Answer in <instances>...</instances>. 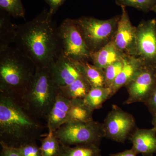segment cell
I'll use <instances>...</instances> for the list:
<instances>
[{
  "label": "cell",
  "mask_w": 156,
  "mask_h": 156,
  "mask_svg": "<svg viewBox=\"0 0 156 156\" xmlns=\"http://www.w3.org/2000/svg\"><path fill=\"white\" fill-rule=\"evenodd\" d=\"M123 58L112 63L104 69L105 76V87L111 88L115 79L121 72L124 66Z\"/></svg>",
  "instance_id": "cell-26"
},
{
  "label": "cell",
  "mask_w": 156,
  "mask_h": 156,
  "mask_svg": "<svg viewBox=\"0 0 156 156\" xmlns=\"http://www.w3.org/2000/svg\"><path fill=\"white\" fill-rule=\"evenodd\" d=\"M102 126L104 137L122 144L137 128L133 116L115 105L112 106Z\"/></svg>",
  "instance_id": "cell-8"
},
{
  "label": "cell",
  "mask_w": 156,
  "mask_h": 156,
  "mask_svg": "<svg viewBox=\"0 0 156 156\" xmlns=\"http://www.w3.org/2000/svg\"><path fill=\"white\" fill-rule=\"evenodd\" d=\"M136 155H137V154L132 148L123 151L121 152L109 154V156H136Z\"/></svg>",
  "instance_id": "cell-31"
},
{
  "label": "cell",
  "mask_w": 156,
  "mask_h": 156,
  "mask_svg": "<svg viewBox=\"0 0 156 156\" xmlns=\"http://www.w3.org/2000/svg\"><path fill=\"white\" fill-rule=\"evenodd\" d=\"M123 60L124 66L122 69L111 87L113 95L119 89L126 87L144 64L136 56H125Z\"/></svg>",
  "instance_id": "cell-15"
},
{
  "label": "cell",
  "mask_w": 156,
  "mask_h": 156,
  "mask_svg": "<svg viewBox=\"0 0 156 156\" xmlns=\"http://www.w3.org/2000/svg\"><path fill=\"white\" fill-rule=\"evenodd\" d=\"M110 87L92 88L84 98V100L90 109L94 111L102 107L103 103L113 96Z\"/></svg>",
  "instance_id": "cell-20"
},
{
  "label": "cell",
  "mask_w": 156,
  "mask_h": 156,
  "mask_svg": "<svg viewBox=\"0 0 156 156\" xmlns=\"http://www.w3.org/2000/svg\"><path fill=\"white\" fill-rule=\"evenodd\" d=\"M91 89V85L83 75L78 78L72 83L59 88V91L64 96L69 99H84Z\"/></svg>",
  "instance_id": "cell-19"
},
{
  "label": "cell",
  "mask_w": 156,
  "mask_h": 156,
  "mask_svg": "<svg viewBox=\"0 0 156 156\" xmlns=\"http://www.w3.org/2000/svg\"><path fill=\"white\" fill-rule=\"evenodd\" d=\"M0 9L14 18L25 17V10L21 0H0Z\"/></svg>",
  "instance_id": "cell-24"
},
{
  "label": "cell",
  "mask_w": 156,
  "mask_h": 156,
  "mask_svg": "<svg viewBox=\"0 0 156 156\" xmlns=\"http://www.w3.org/2000/svg\"><path fill=\"white\" fill-rule=\"evenodd\" d=\"M8 13L1 10L0 14V50L10 47L14 43L17 34V25L11 22Z\"/></svg>",
  "instance_id": "cell-18"
},
{
  "label": "cell",
  "mask_w": 156,
  "mask_h": 156,
  "mask_svg": "<svg viewBox=\"0 0 156 156\" xmlns=\"http://www.w3.org/2000/svg\"><path fill=\"white\" fill-rule=\"evenodd\" d=\"M125 56L126 55L117 48L112 41L100 50L91 53L90 58L92 64L104 69L116 62L122 60Z\"/></svg>",
  "instance_id": "cell-16"
},
{
  "label": "cell",
  "mask_w": 156,
  "mask_h": 156,
  "mask_svg": "<svg viewBox=\"0 0 156 156\" xmlns=\"http://www.w3.org/2000/svg\"><path fill=\"white\" fill-rule=\"evenodd\" d=\"M156 84L154 66L144 64L134 77L126 85L128 94L125 104L144 102L152 93Z\"/></svg>",
  "instance_id": "cell-9"
},
{
  "label": "cell",
  "mask_w": 156,
  "mask_h": 156,
  "mask_svg": "<svg viewBox=\"0 0 156 156\" xmlns=\"http://www.w3.org/2000/svg\"><path fill=\"white\" fill-rule=\"evenodd\" d=\"M144 104L152 116L156 115V84L152 93Z\"/></svg>",
  "instance_id": "cell-28"
},
{
  "label": "cell",
  "mask_w": 156,
  "mask_h": 156,
  "mask_svg": "<svg viewBox=\"0 0 156 156\" xmlns=\"http://www.w3.org/2000/svg\"><path fill=\"white\" fill-rule=\"evenodd\" d=\"M120 15L100 20L91 17L76 19L91 53L96 52L113 40Z\"/></svg>",
  "instance_id": "cell-5"
},
{
  "label": "cell",
  "mask_w": 156,
  "mask_h": 156,
  "mask_svg": "<svg viewBox=\"0 0 156 156\" xmlns=\"http://www.w3.org/2000/svg\"><path fill=\"white\" fill-rule=\"evenodd\" d=\"M57 156H102L99 146L95 144H83L72 147L61 144L60 152Z\"/></svg>",
  "instance_id": "cell-21"
},
{
  "label": "cell",
  "mask_w": 156,
  "mask_h": 156,
  "mask_svg": "<svg viewBox=\"0 0 156 156\" xmlns=\"http://www.w3.org/2000/svg\"><path fill=\"white\" fill-rule=\"evenodd\" d=\"M62 53L77 62H91V52L79 29L76 19L66 18L58 27Z\"/></svg>",
  "instance_id": "cell-7"
},
{
  "label": "cell",
  "mask_w": 156,
  "mask_h": 156,
  "mask_svg": "<svg viewBox=\"0 0 156 156\" xmlns=\"http://www.w3.org/2000/svg\"><path fill=\"white\" fill-rule=\"evenodd\" d=\"M40 147L42 156H57L60 152L61 144L53 132H48L45 137L41 139Z\"/></svg>",
  "instance_id": "cell-23"
},
{
  "label": "cell",
  "mask_w": 156,
  "mask_h": 156,
  "mask_svg": "<svg viewBox=\"0 0 156 156\" xmlns=\"http://www.w3.org/2000/svg\"><path fill=\"white\" fill-rule=\"evenodd\" d=\"M49 6V11L54 15L66 0H45Z\"/></svg>",
  "instance_id": "cell-29"
},
{
  "label": "cell",
  "mask_w": 156,
  "mask_h": 156,
  "mask_svg": "<svg viewBox=\"0 0 156 156\" xmlns=\"http://www.w3.org/2000/svg\"><path fill=\"white\" fill-rule=\"evenodd\" d=\"M122 14L113 41L117 48L126 56H136V27L132 25L126 7H121Z\"/></svg>",
  "instance_id": "cell-11"
},
{
  "label": "cell",
  "mask_w": 156,
  "mask_h": 156,
  "mask_svg": "<svg viewBox=\"0 0 156 156\" xmlns=\"http://www.w3.org/2000/svg\"><path fill=\"white\" fill-rule=\"evenodd\" d=\"M93 112L85 103L84 99H70L69 114L66 123H86L92 122L93 121Z\"/></svg>",
  "instance_id": "cell-17"
},
{
  "label": "cell",
  "mask_w": 156,
  "mask_h": 156,
  "mask_svg": "<svg viewBox=\"0 0 156 156\" xmlns=\"http://www.w3.org/2000/svg\"><path fill=\"white\" fill-rule=\"evenodd\" d=\"M62 144L100 146L104 137L102 124L93 121L86 123H66L54 132Z\"/></svg>",
  "instance_id": "cell-6"
},
{
  "label": "cell",
  "mask_w": 156,
  "mask_h": 156,
  "mask_svg": "<svg viewBox=\"0 0 156 156\" xmlns=\"http://www.w3.org/2000/svg\"><path fill=\"white\" fill-rule=\"evenodd\" d=\"M81 63L84 76L92 88L105 87L104 69L97 67L89 62Z\"/></svg>",
  "instance_id": "cell-22"
},
{
  "label": "cell",
  "mask_w": 156,
  "mask_h": 156,
  "mask_svg": "<svg viewBox=\"0 0 156 156\" xmlns=\"http://www.w3.org/2000/svg\"><path fill=\"white\" fill-rule=\"evenodd\" d=\"M2 147L0 156H21L16 148L9 147L2 144Z\"/></svg>",
  "instance_id": "cell-30"
},
{
  "label": "cell",
  "mask_w": 156,
  "mask_h": 156,
  "mask_svg": "<svg viewBox=\"0 0 156 156\" xmlns=\"http://www.w3.org/2000/svg\"><path fill=\"white\" fill-rule=\"evenodd\" d=\"M21 156H42L41 147L36 140L30 141L16 148Z\"/></svg>",
  "instance_id": "cell-27"
},
{
  "label": "cell",
  "mask_w": 156,
  "mask_h": 156,
  "mask_svg": "<svg viewBox=\"0 0 156 156\" xmlns=\"http://www.w3.org/2000/svg\"><path fill=\"white\" fill-rule=\"evenodd\" d=\"M53 16L49 9H44L30 21L17 25L14 43L36 67H50L62 53Z\"/></svg>",
  "instance_id": "cell-1"
},
{
  "label": "cell",
  "mask_w": 156,
  "mask_h": 156,
  "mask_svg": "<svg viewBox=\"0 0 156 156\" xmlns=\"http://www.w3.org/2000/svg\"><path fill=\"white\" fill-rule=\"evenodd\" d=\"M154 66L155 71V73L156 75V64L155 65V66Z\"/></svg>",
  "instance_id": "cell-34"
},
{
  "label": "cell",
  "mask_w": 156,
  "mask_h": 156,
  "mask_svg": "<svg viewBox=\"0 0 156 156\" xmlns=\"http://www.w3.org/2000/svg\"><path fill=\"white\" fill-rule=\"evenodd\" d=\"M35 65L17 47L0 50V93L20 98L27 91Z\"/></svg>",
  "instance_id": "cell-3"
},
{
  "label": "cell",
  "mask_w": 156,
  "mask_h": 156,
  "mask_svg": "<svg viewBox=\"0 0 156 156\" xmlns=\"http://www.w3.org/2000/svg\"><path fill=\"white\" fill-rule=\"evenodd\" d=\"M50 68L53 80L59 89L72 83L84 75L82 63L70 59L62 53Z\"/></svg>",
  "instance_id": "cell-12"
},
{
  "label": "cell",
  "mask_w": 156,
  "mask_h": 156,
  "mask_svg": "<svg viewBox=\"0 0 156 156\" xmlns=\"http://www.w3.org/2000/svg\"><path fill=\"white\" fill-rule=\"evenodd\" d=\"M44 128L18 98L0 93V144L17 148L40 139Z\"/></svg>",
  "instance_id": "cell-2"
},
{
  "label": "cell",
  "mask_w": 156,
  "mask_h": 156,
  "mask_svg": "<svg viewBox=\"0 0 156 156\" xmlns=\"http://www.w3.org/2000/svg\"><path fill=\"white\" fill-rule=\"evenodd\" d=\"M128 139L133 150L143 156H153L156 153V128H136Z\"/></svg>",
  "instance_id": "cell-13"
},
{
  "label": "cell",
  "mask_w": 156,
  "mask_h": 156,
  "mask_svg": "<svg viewBox=\"0 0 156 156\" xmlns=\"http://www.w3.org/2000/svg\"><path fill=\"white\" fill-rule=\"evenodd\" d=\"M120 7H130L147 13L156 5V0H115Z\"/></svg>",
  "instance_id": "cell-25"
},
{
  "label": "cell",
  "mask_w": 156,
  "mask_h": 156,
  "mask_svg": "<svg viewBox=\"0 0 156 156\" xmlns=\"http://www.w3.org/2000/svg\"><path fill=\"white\" fill-rule=\"evenodd\" d=\"M136 57L144 64H156V20H142L136 27Z\"/></svg>",
  "instance_id": "cell-10"
},
{
  "label": "cell",
  "mask_w": 156,
  "mask_h": 156,
  "mask_svg": "<svg viewBox=\"0 0 156 156\" xmlns=\"http://www.w3.org/2000/svg\"><path fill=\"white\" fill-rule=\"evenodd\" d=\"M152 124L153 126V127L156 128V115L152 116Z\"/></svg>",
  "instance_id": "cell-32"
},
{
  "label": "cell",
  "mask_w": 156,
  "mask_h": 156,
  "mask_svg": "<svg viewBox=\"0 0 156 156\" xmlns=\"http://www.w3.org/2000/svg\"><path fill=\"white\" fill-rule=\"evenodd\" d=\"M70 106V99L59 91L46 119L48 132L54 133L67 122Z\"/></svg>",
  "instance_id": "cell-14"
},
{
  "label": "cell",
  "mask_w": 156,
  "mask_h": 156,
  "mask_svg": "<svg viewBox=\"0 0 156 156\" xmlns=\"http://www.w3.org/2000/svg\"><path fill=\"white\" fill-rule=\"evenodd\" d=\"M151 11H154L156 14V5L154 6L153 9H152Z\"/></svg>",
  "instance_id": "cell-33"
},
{
  "label": "cell",
  "mask_w": 156,
  "mask_h": 156,
  "mask_svg": "<svg viewBox=\"0 0 156 156\" xmlns=\"http://www.w3.org/2000/svg\"><path fill=\"white\" fill-rule=\"evenodd\" d=\"M59 91L50 67H36L27 91L18 99L34 116L46 120Z\"/></svg>",
  "instance_id": "cell-4"
}]
</instances>
